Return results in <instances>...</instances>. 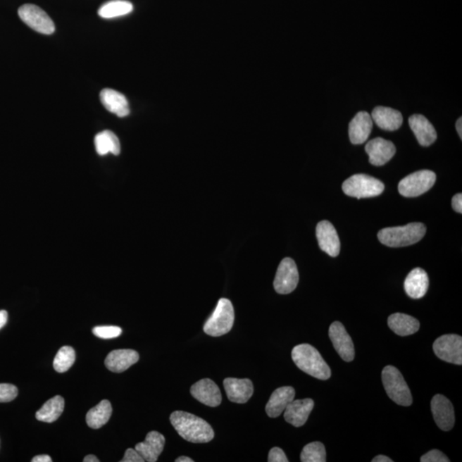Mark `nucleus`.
Here are the masks:
<instances>
[{"instance_id":"obj_1","label":"nucleus","mask_w":462,"mask_h":462,"mask_svg":"<svg viewBox=\"0 0 462 462\" xmlns=\"http://www.w3.org/2000/svg\"><path fill=\"white\" fill-rule=\"evenodd\" d=\"M170 420L179 435L190 443H209L214 438L212 426L192 413L176 411L171 413Z\"/></svg>"},{"instance_id":"obj_2","label":"nucleus","mask_w":462,"mask_h":462,"mask_svg":"<svg viewBox=\"0 0 462 462\" xmlns=\"http://www.w3.org/2000/svg\"><path fill=\"white\" fill-rule=\"evenodd\" d=\"M292 360L302 372L318 380H327L332 376L329 366L312 345L304 344L294 346Z\"/></svg>"},{"instance_id":"obj_3","label":"nucleus","mask_w":462,"mask_h":462,"mask_svg":"<svg viewBox=\"0 0 462 462\" xmlns=\"http://www.w3.org/2000/svg\"><path fill=\"white\" fill-rule=\"evenodd\" d=\"M426 228L421 223H411L405 226L390 227L377 234L381 244L390 248H402L417 244L425 237Z\"/></svg>"},{"instance_id":"obj_4","label":"nucleus","mask_w":462,"mask_h":462,"mask_svg":"<svg viewBox=\"0 0 462 462\" xmlns=\"http://www.w3.org/2000/svg\"><path fill=\"white\" fill-rule=\"evenodd\" d=\"M382 381L388 397L397 404L408 407L413 404L411 392L404 376L393 366H387L382 372Z\"/></svg>"},{"instance_id":"obj_5","label":"nucleus","mask_w":462,"mask_h":462,"mask_svg":"<svg viewBox=\"0 0 462 462\" xmlns=\"http://www.w3.org/2000/svg\"><path fill=\"white\" fill-rule=\"evenodd\" d=\"M235 312L232 304L228 299L222 298L218 302L212 316L206 322L204 332L211 337H221L232 329Z\"/></svg>"},{"instance_id":"obj_6","label":"nucleus","mask_w":462,"mask_h":462,"mask_svg":"<svg viewBox=\"0 0 462 462\" xmlns=\"http://www.w3.org/2000/svg\"><path fill=\"white\" fill-rule=\"evenodd\" d=\"M342 190L349 196L361 199L375 197L384 192L385 185L375 177L365 174L350 177L342 183Z\"/></svg>"},{"instance_id":"obj_7","label":"nucleus","mask_w":462,"mask_h":462,"mask_svg":"<svg viewBox=\"0 0 462 462\" xmlns=\"http://www.w3.org/2000/svg\"><path fill=\"white\" fill-rule=\"evenodd\" d=\"M436 178V174L432 170L416 171L402 179L398 185V190L404 197L420 196L432 188Z\"/></svg>"},{"instance_id":"obj_8","label":"nucleus","mask_w":462,"mask_h":462,"mask_svg":"<svg viewBox=\"0 0 462 462\" xmlns=\"http://www.w3.org/2000/svg\"><path fill=\"white\" fill-rule=\"evenodd\" d=\"M18 15L23 22L38 33L43 35L54 33V23L42 8L27 4L19 8Z\"/></svg>"},{"instance_id":"obj_9","label":"nucleus","mask_w":462,"mask_h":462,"mask_svg":"<svg viewBox=\"0 0 462 462\" xmlns=\"http://www.w3.org/2000/svg\"><path fill=\"white\" fill-rule=\"evenodd\" d=\"M433 350L440 360L449 363L462 364V337L458 335H444L434 342Z\"/></svg>"},{"instance_id":"obj_10","label":"nucleus","mask_w":462,"mask_h":462,"mask_svg":"<svg viewBox=\"0 0 462 462\" xmlns=\"http://www.w3.org/2000/svg\"><path fill=\"white\" fill-rule=\"evenodd\" d=\"M299 273L296 262L292 258H285L278 266L273 285L277 293L287 294L296 289Z\"/></svg>"},{"instance_id":"obj_11","label":"nucleus","mask_w":462,"mask_h":462,"mask_svg":"<svg viewBox=\"0 0 462 462\" xmlns=\"http://www.w3.org/2000/svg\"><path fill=\"white\" fill-rule=\"evenodd\" d=\"M329 337L342 359L346 362L352 361L354 358V346L344 325L338 321L333 322L330 326Z\"/></svg>"},{"instance_id":"obj_12","label":"nucleus","mask_w":462,"mask_h":462,"mask_svg":"<svg viewBox=\"0 0 462 462\" xmlns=\"http://www.w3.org/2000/svg\"><path fill=\"white\" fill-rule=\"evenodd\" d=\"M432 412L436 424L442 431L449 432L455 425V411L447 397L436 395L431 402Z\"/></svg>"},{"instance_id":"obj_13","label":"nucleus","mask_w":462,"mask_h":462,"mask_svg":"<svg viewBox=\"0 0 462 462\" xmlns=\"http://www.w3.org/2000/svg\"><path fill=\"white\" fill-rule=\"evenodd\" d=\"M318 245L330 256L337 257L340 253L341 244L339 237L332 223L321 221L316 228Z\"/></svg>"},{"instance_id":"obj_14","label":"nucleus","mask_w":462,"mask_h":462,"mask_svg":"<svg viewBox=\"0 0 462 462\" xmlns=\"http://www.w3.org/2000/svg\"><path fill=\"white\" fill-rule=\"evenodd\" d=\"M366 152L368 154L369 161L372 165L382 166L393 158L397 149L392 142L378 137L368 142L366 145Z\"/></svg>"},{"instance_id":"obj_15","label":"nucleus","mask_w":462,"mask_h":462,"mask_svg":"<svg viewBox=\"0 0 462 462\" xmlns=\"http://www.w3.org/2000/svg\"><path fill=\"white\" fill-rule=\"evenodd\" d=\"M190 393L195 399L209 407H218L222 402L220 389L209 378H204L195 383L191 387Z\"/></svg>"},{"instance_id":"obj_16","label":"nucleus","mask_w":462,"mask_h":462,"mask_svg":"<svg viewBox=\"0 0 462 462\" xmlns=\"http://www.w3.org/2000/svg\"><path fill=\"white\" fill-rule=\"evenodd\" d=\"M224 386L228 399L235 404H246L254 394V385L249 378H225Z\"/></svg>"},{"instance_id":"obj_17","label":"nucleus","mask_w":462,"mask_h":462,"mask_svg":"<svg viewBox=\"0 0 462 462\" xmlns=\"http://www.w3.org/2000/svg\"><path fill=\"white\" fill-rule=\"evenodd\" d=\"M373 119L366 111H360L349 123L350 141L354 145H360L368 140L373 130Z\"/></svg>"},{"instance_id":"obj_18","label":"nucleus","mask_w":462,"mask_h":462,"mask_svg":"<svg viewBox=\"0 0 462 462\" xmlns=\"http://www.w3.org/2000/svg\"><path fill=\"white\" fill-rule=\"evenodd\" d=\"M314 408V401L310 398L293 400L285 410V420L296 427L304 425Z\"/></svg>"},{"instance_id":"obj_19","label":"nucleus","mask_w":462,"mask_h":462,"mask_svg":"<svg viewBox=\"0 0 462 462\" xmlns=\"http://www.w3.org/2000/svg\"><path fill=\"white\" fill-rule=\"evenodd\" d=\"M165 444V437L161 433L153 431L147 433L145 441L135 445V449L145 461L156 462L164 449Z\"/></svg>"},{"instance_id":"obj_20","label":"nucleus","mask_w":462,"mask_h":462,"mask_svg":"<svg viewBox=\"0 0 462 462\" xmlns=\"http://www.w3.org/2000/svg\"><path fill=\"white\" fill-rule=\"evenodd\" d=\"M296 390L290 386L278 388L274 390L268 404L266 406V412L270 418H277L285 412L287 406L294 400Z\"/></svg>"},{"instance_id":"obj_21","label":"nucleus","mask_w":462,"mask_h":462,"mask_svg":"<svg viewBox=\"0 0 462 462\" xmlns=\"http://www.w3.org/2000/svg\"><path fill=\"white\" fill-rule=\"evenodd\" d=\"M409 126L421 146H429L437 140V132L433 125L424 116L413 115L409 118Z\"/></svg>"},{"instance_id":"obj_22","label":"nucleus","mask_w":462,"mask_h":462,"mask_svg":"<svg viewBox=\"0 0 462 462\" xmlns=\"http://www.w3.org/2000/svg\"><path fill=\"white\" fill-rule=\"evenodd\" d=\"M139 354L133 349H117L107 356L105 365L113 373H123L139 361Z\"/></svg>"},{"instance_id":"obj_23","label":"nucleus","mask_w":462,"mask_h":462,"mask_svg":"<svg viewBox=\"0 0 462 462\" xmlns=\"http://www.w3.org/2000/svg\"><path fill=\"white\" fill-rule=\"evenodd\" d=\"M101 103L107 111L117 115L119 118L127 117L130 114L129 102L121 93L113 89H106L101 91Z\"/></svg>"},{"instance_id":"obj_24","label":"nucleus","mask_w":462,"mask_h":462,"mask_svg":"<svg viewBox=\"0 0 462 462\" xmlns=\"http://www.w3.org/2000/svg\"><path fill=\"white\" fill-rule=\"evenodd\" d=\"M429 288V277L423 269L416 268L406 277L404 289L409 297L420 299L425 296Z\"/></svg>"},{"instance_id":"obj_25","label":"nucleus","mask_w":462,"mask_h":462,"mask_svg":"<svg viewBox=\"0 0 462 462\" xmlns=\"http://www.w3.org/2000/svg\"><path fill=\"white\" fill-rule=\"evenodd\" d=\"M371 117L380 129L389 131L399 129L404 122L400 111L385 106L376 107Z\"/></svg>"},{"instance_id":"obj_26","label":"nucleus","mask_w":462,"mask_h":462,"mask_svg":"<svg viewBox=\"0 0 462 462\" xmlns=\"http://www.w3.org/2000/svg\"><path fill=\"white\" fill-rule=\"evenodd\" d=\"M388 325L398 336L407 337L420 330V322L404 313H394L388 318Z\"/></svg>"},{"instance_id":"obj_27","label":"nucleus","mask_w":462,"mask_h":462,"mask_svg":"<svg viewBox=\"0 0 462 462\" xmlns=\"http://www.w3.org/2000/svg\"><path fill=\"white\" fill-rule=\"evenodd\" d=\"M113 413L111 402L103 400L87 413L86 421L92 429H99L109 421Z\"/></svg>"},{"instance_id":"obj_28","label":"nucleus","mask_w":462,"mask_h":462,"mask_svg":"<svg viewBox=\"0 0 462 462\" xmlns=\"http://www.w3.org/2000/svg\"><path fill=\"white\" fill-rule=\"evenodd\" d=\"M65 409V400L61 396L51 398L37 413V419L46 423H53L61 417Z\"/></svg>"},{"instance_id":"obj_29","label":"nucleus","mask_w":462,"mask_h":462,"mask_svg":"<svg viewBox=\"0 0 462 462\" xmlns=\"http://www.w3.org/2000/svg\"><path fill=\"white\" fill-rule=\"evenodd\" d=\"M94 145L96 152L101 156L108 154L118 155L121 152L120 142L117 135L110 130L99 133L94 138Z\"/></svg>"},{"instance_id":"obj_30","label":"nucleus","mask_w":462,"mask_h":462,"mask_svg":"<svg viewBox=\"0 0 462 462\" xmlns=\"http://www.w3.org/2000/svg\"><path fill=\"white\" fill-rule=\"evenodd\" d=\"M133 5L125 0H113L99 8L98 13L99 17L106 19L122 17L132 13Z\"/></svg>"},{"instance_id":"obj_31","label":"nucleus","mask_w":462,"mask_h":462,"mask_svg":"<svg viewBox=\"0 0 462 462\" xmlns=\"http://www.w3.org/2000/svg\"><path fill=\"white\" fill-rule=\"evenodd\" d=\"M75 352L70 346H62L54 358V368L58 373H65L73 366Z\"/></svg>"},{"instance_id":"obj_32","label":"nucleus","mask_w":462,"mask_h":462,"mask_svg":"<svg viewBox=\"0 0 462 462\" xmlns=\"http://www.w3.org/2000/svg\"><path fill=\"white\" fill-rule=\"evenodd\" d=\"M302 462H325L326 450L320 442L306 444L301 454Z\"/></svg>"},{"instance_id":"obj_33","label":"nucleus","mask_w":462,"mask_h":462,"mask_svg":"<svg viewBox=\"0 0 462 462\" xmlns=\"http://www.w3.org/2000/svg\"><path fill=\"white\" fill-rule=\"evenodd\" d=\"M93 333L103 339H111L120 336L122 329L118 326H96L93 329Z\"/></svg>"},{"instance_id":"obj_34","label":"nucleus","mask_w":462,"mask_h":462,"mask_svg":"<svg viewBox=\"0 0 462 462\" xmlns=\"http://www.w3.org/2000/svg\"><path fill=\"white\" fill-rule=\"evenodd\" d=\"M18 389L11 384H0V402H9L18 397Z\"/></svg>"},{"instance_id":"obj_35","label":"nucleus","mask_w":462,"mask_h":462,"mask_svg":"<svg viewBox=\"0 0 462 462\" xmlns=\"http://www.w3.org/2000/svg\"><path fill=\"white\" fill-rule=\"evenodd\" d=\"M421 462H449V459L440 450L433 449L420 458Z\"/></svg>"},{"instance_id":"obj_36","label":"nucleus","mask_w":462,"mask_h":462,"mask_svg":"<svg viewBox=\"0 0 462 462\" xmlns=\"http://www.w3.org/2000/svg\"><path fill=\"white\" fill-rule=\"evenodd\" d=\"M269 462H288L284 450L280 448L275 447L270 450L268 456Z\"/></svg>"},{"instance_id":"obj_37","label":"nucleus","mask_w":462,"mask_h":462,"mask_svg":"<svg viewBox=\"0 0 462 462\" xmlns=\"http://www.w3.org/2000/svg\"><path fill=\"white\" fill-rule=\"evenodd\" d=\"M144 459L142 457L135 449H128L126 450L125 456H123L121 462H144Z\"/></svg>"},{"instance_id":"obj_38","label":"nucleus","mask_w":462,"mask_h":462,"mask_svg":"<svg viewBox=\"0 0 462 462\" xmlns=\"http://www.w3.org/2000/svg\"><path fill=\"white\" fill-rule=\"evenodd\" d=\"M452 207L456 213H462V194H457L452 199Z\"/></svg>"},{"instance_id":"obj_39","label":"nucleus","mask_w":462,"mask_h":462,"mask_svg":"<svg viewBox=\"0 0 462 462\" xmlns=\"http://www.w3.org/2000/svg\"><path fill=\"white\" fill-rule=\"evenodd\" d=\"M8 320V313L6 310L0 311V329L6 325Z\"/></svg>"},{"instance_id":"obj_40","label":"nucleus","mask_w":462,"mask_h":462,"mask_svg":"<svg viewBox=\"0 0 462 462\" xmlns=\"http://www.w3.org/2000/svg\"><path fill=\"white\" fill-rule=\"evenodd\" d=\"M51 458L47 455L37 456L32 459V462H51Z\"/></svg>"},{"instance_id":"obj_41","label":"nucleus","mask_w":462,"mask_h":462,"mask_svg":"<svg viewBox=\"0 0 462 462\" xmlns=\"http://www.w3.org/2000/svg\"><path fill=\"white\" fill-rule=\"evenodd\" d=\"M373 462H393L390 458L385 456H377L372 461Z\"/></svg>"},{"instance_id":"obj_42","label":"nucleus","mask_w":462,"mask_h":462,"mask_svg":"<svg viewBox=\"0 0 462 462\" xmlns=\"http://www.w3.org/2000/svg\"><path fill=\"white\" fill-rule=\"evenodd\" d=\"M462 119L460 118L456 122V130L458 134L460 135V138H462Z\"/></svg>"},{"instance_id":"obj_43","label":"nucleus","mask_w":462,"mask_h":462,"mask_svg":"<svg viewBox=\"0 0 462 462\" xmlns=\"http://www.w3.org/2000/svg\"><path fill=\"white\" fill-rule=\"evenodd\" d=\"M83 461L85 462H99V460L98 458L94 455H89L87 456L85 459H83Z\"/></svg>"},{"instance_id":"obj_44","label":"nucleus","mask_w":462,"mask_h":462,"mask_svg":"<svg viewBox=\"0 0 462 462\" xmlns=\"http://www.w3.org/2000/svg\"><path fill=\"white\" fill-rule=\"evenodd\" d=\"M176 461V462H194V461L192 459H191V458L187 457V456L178 457L177 459H176V461Z\"/></svg>"}]
</instances>
